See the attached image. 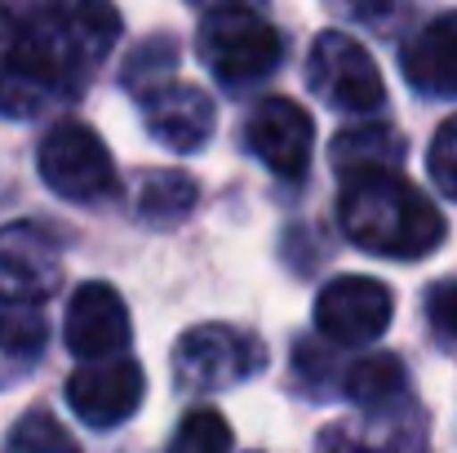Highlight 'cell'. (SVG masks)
Here are the masks:
<instances>
[{
	"mask_svg": "<svg viewBox=\"0 0 457 453\" xmlns=\"http://www.w3.org/2000/svg\"><path fill=\"white\" fill-rule=\"evenodd\" d=\"M120 40L112 0H0V116L76 103Z\"/></svg>",
	"mask_w": 457,
	"mask_h": 453,
	"instance_id": "1",
	"label": "cell"
},
{
	"mask_svg": "<svg viewBox=\"0 0 457 453\" xmlns=\"http://www.w3.org/2000/svg\"><path fill=\"white\" fill-rule=\"evenodd\" d=\"M337 222L351 245H360L364 254H382V258H427L445 240L440 209L395 169L342 178Z\"/></svg>",
	"mask_w": 457,
	"mask_h": 453,
	"instance_id": "2",
	"label": "cell"
},
{
	"mask_svg": "<svg viewBox=\"0 0 457 453\" xmlns=\"http://www.w3.org/2000/svg\"><path fill=\"white\" fill-rule=\"evenodd\" d=\"M267 365L262 338L236 324H195L173 347V382L182 391H227Z\"/></svg>",
	"mask_w": 457,
	"mask_h": 453,
	"instance_id": "3",
	"label": "cell"
},
{
	"mask_svg": "<svg viewBox=\"0 0 457 453\" xmlns=\"http://www.w3.org/2000/svg\"><path fill=\"white\" fill-rule=\"evenodd\" d=\"M200 58L222 85H249L280 67L285 40L258 9H209L200 22Z\"/></svg>",
	"mask_w": 457,
	"mask_h": 453,
	"instance_id": "4",
	"label": "cell"
},
{
	"mask_svg": "<svg viewBox=\"0 0 457 453\" xmlns=\"http://www.w3.org/2000/svg\"><path fill=\"white\" fill-rule=\"evenodd\" d=\"M306 85L320 103H328L337 112H355V116H369L386 103V85H382L378 63L346 31L315 36L311 58H306Z\"/></svg>",
	"mask_w": 457,
	"mask_h": 453,
	"instance_id": "5",
	"label": "cell"
},
{
	"mask_svg": "<svg viewBox=\"0 0 457 453\" xmlns=\"http://www.w3.org/2000/svg\"><path fill=\"white\" fill-rule=\"evenodd\" d=\"M36 164H40V178L54 196L62 200H103L112 187H116V164H112V151L107 143L80 125V121H62L45 134V143L36 151Z\"/></svg>",
	"mask_w": 457,
	"mask_h": 453,
	"instance_id": "6",
	"label": "cell"
},
{
	"mask_svg": "<svg viewBox=\"0 0 457 453\" xmlns=\"http://www.w3.org/2000/svg\"><path fill=\"white\" fill-rule=\"evenodd\" d=\"M395 298L373 276H337L315 298V329L337 347H364L378 342L391 324Z\"/></svg>",
	"mask_w": 457,
	"mask_h": 453,
	"instance_id": "7",
	"label": "cell"
},
{
	"mask_svg": "<svg viewBox=\"0 0 457 453\" xmlns=\"http://www.w3.org/2000/svg\"><path fill=\"white\" fill-rule=\"evenodd\" d=\"M62 281V254L49 231L31 222L0 227V306H36L54 298Z\"/></svg>",
	"mask_w": 457,
	"mask_h": 453,
	"instance_id": "8",
	"label": "cell"
},
{
	"mask_svg": "<svg viewBox=\"0 0 457 453\" xmlns=\"http://www.w3.org/2000/svg\"><path fill=\"white\" fill-rule=\"evenodd\" d=\"M143 387L147 378L138 360L103 356V360H85V369L67 378V405L89 427H120L143 405Z\"/></svg>",
	"mask_w": 457,
	"mask_h": 453,
	"instance_id": "9",
	"label": "cell"
},
{
	"mask_svg": "<svg viewBox=\"0 0 457 453\" xmlns=\"http://www.w3.org/2000/svg\"><path fill=\"white\" fill-rule=\"evenodd\" d=\"M311 138H315V125L294 98H262L249 121H245V143L249 151L285 182L303 178L306 164H311Z\"/></svg>",
	"mask_w": 457,
	"mask_h": 453,
	"instance_id": "10",
	"label": "cell"
},
{
	"mask_svg": "<svg viewBox=\"0 0 457 453\" xmlns=\"http://www.w3.org/2000/svg\"><path fill=\"white\" fill-rule=\"evenodd\" d=\"M143 125H147V134L160 147L191 155V151H200L213 138L218 112H213V98L200 85L160 80L155 89L143 94Z\"/></svg>",
	"mask_w": 457,
	"mask_h": 453,
	"instance_id": "11",
	"label": "cell"
},
{
	"mask_svg": "<svg viewBox=\"0 0 457 453\" xmlns=\"http://www.w3.org/2000/svg\"><path fill=\"white\" fill-rule=\"evenodd\" d=\"M62 338H67L71 356H80V360L120 356L125 342H129V311H125V298H120L112 285H103V281L80 285V289L71 294V302H67Z\"/></svg>",
	"mask_w": 457,
	"mask_h": 453,
	"instance_id": "12",
	"label": "cell"
},
{
	"mask_svg": "<svg viewBox=\"0 0 457 453\" xmlns=\"http://www.w3.org/2000/svg\"><path fill=\"white\" fill-rule=\"evenodd\" d=\"M404 80L427 98H457V9L427 22L404 45Z\"/></svg>",
	"mask_w": 457,
	"mask_h": 453,
	"instance_id": "13",
	"label": "cell"
},
{
	"mask_svg": "<svg viewBox=\"0 0 457 453\" xmlns=\"http://www.w3.org/2000/svg\"><path fill=\"white\" fill-rule=\"evenodd\" d=\"M328 160L342 178L391 173V169L404 164V138H400L395 125H351V130H337Z\"/></svg>",
	"mask_w": 457,
	"mask_h": 453,
	"instance_id": "14",
	"label": "cell"
},
{
	"mask_svg": "<svg viewBox=\"0 0 457 453\" xmlns=\"http://www.w3.org/2000/svg\"><path fill=\"white\" fill-rule=\"evenodd\" d=\"M342 391H346V400H355L364 409H386L391 400L404 396V365L395 356H386V351L364 356V360H355L346 369Z\"/></svg>",
	"mask_w": 457,
	"mask_h": 453,
	"instance_id": "15",
	"label": "cell"
},
{
	"mask_svg": "<svg viewBox=\"0 0 457 453\" xmlns=\"http://www.w3.org/2000/svg\"><path fill=\"white\" fill-rule=\"evenodd\" d=\"M195 209V182L178 169L164 173H147L143 191H138V218L147 227H173Z\"/></svg>",
	"mask_w": 457,
	"mask_h": 453,
	"instance_id": "16",
	"label": "cell"
},
{
	"mask_svg": "<svg viewBox=\"0 0 457 453\" xmlns=\"http://www.w3.org/2000/svg\"><path fill=\"white\" fill-rule=\"evenodd\" d=\"M164 453H231V427L218 409H191Z\"/></svg>",
	"mask_w": 457,
	"mask_h": 453,
	"instance_id": "17",
	"label": "cell"
},
{
	"mask_svg": "<svg viewBox=\"0 0 457 453\" xmlns=\"http://www.w3.org/2000/svg\"><path fill=\"white\" fill-rule=\"evenodd\" d=\"M9 453H80V445L67 436V427L45 414V409H31L13 423L9 432Z\"/></svg>",
	"mask_w": 457,
	"mask_h": 453,
	"instance_id": "18",
	"label": "cell"
},
{
	"mask_svg": "<svg viewBox=\"0 0 457 453\" xmlns=\"http://www.w3.org/2000/svg\"><path fill=\"white\" fill-rule=\"evenodd\" d=\"M45 342H49L45 315H36L31 306H0V351L31 360V356L45 351Z\"/></svg>",
	"mask_w": 457,
	"mask_h": 453,
	"instance_id": "19",
	"label": "cell"
},
{
	"mask_svg": "<svg viewBox=\"0 0 457 453\" xmlns=\"http://www.w3.org/2000/svg\"><path fill=\"white\" fill-rule=\"evenodd\" d=\"M173 63H178V45H173L169 36H155L147 45H138V49L129 54V67H125V89H134V94L143 98L160 80H169Z\"/></svg>",
	"mask_w": 457,
	"mask_h": 453,
	"instance_id": "20",
	"label": "cell"
},
{
	"mask_svg": "<svg viewBox=\"0 0 457 453\" xmlns=\"http://www.w3.org/2000/svg\"><path fill=\"white\" fill-rule=\"evenodd\" d=\"M320 453H418L413 440L373 427H328L320 436Z\"/></svg>",
	"mask_w": 457,
	"mask_h": 453,
	"instance_id": "21",
	"label": "cell"
},
{
	"mask_svg": "<svg viewBox=\"0 0 457 453\" xmlns=\"http://www.w3.org/2000/svg\"><path fill=\"white\" fill-rule=\"evenodd\" d=\"M427 169H431V182L457 200V116H449L436 138H431V151H427Z\"/></svg>",
	"mask_w": 457,
	"mask_h": 453,
	"instance_id": "22",
	"label": "cell"
},
{
	"mask_svg": "<svg viewBox=\"0 0 457 453\" xmlns=\"http://www.w3.org/2000/svg\"><path fill=\"white\" fill-rule=\"evenodd\" d=\"M427 315L440 338H457V281H445L427 294Z\"/></svg>",
	"mask_w": 457,
	"mask_h": 453,
	"instance_id": "23",
	"label": "cell"
},
{
	"mask_svg": "<svg viewBox=\"0 0 457 453\" xmlns=\"http://www.w3.org/2000/svg\"><path fill=\"white\" fill-rule=\"evenodd\" d=\"M200 9H258L262 0H191Z\"/></svg>",
	"mask_w": 457,
	"mask_h": 453,
	"instance_id": "24",
	"label": "cell"
}]
</instances>
